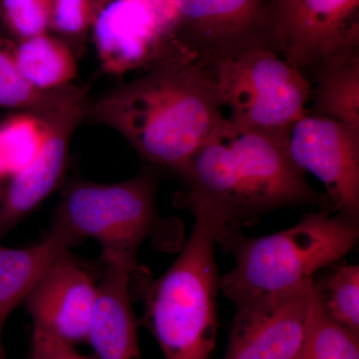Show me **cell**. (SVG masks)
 <instances>
[{"label":"cell","instance_id":"cell-17","mask_svg":"<svg viewBox=\"0 0 359 359\" xmlns=\"http://www.w3.org/2000/svg\"><path fill=\"white\" fill-rule=\"evenodd\" d=\"M16 65L35 88L54 91L72 85L77 57L63 40L49 33L20 40L13 46Z\"/></svg>","mask_w":359,"mask_h":359},{"label":"cell","instance_id":"cell-7","mask_svg":"<svg viewBox=\"0 0 359 359\" xmlns=\"http://www.w3.org/2000/svg\"><path fill=\"white\" fill-rule=\"evenodd\" d=\"M101 67L124 75L190 57L169 27V0H95L90 30Z\"/></svg>","mask_w":359,"mask_h":359},{"label":"cell","instance_id":"cell-27","mask_svg":"<svg viewBox=\"0 0 359 359\" xmlns=\"http://www.w3.org/2000/svg\"><path fill=\"white\" fill-rule=\"evenodd\" d=\"M0 1H1V0H0Z\"/></svg>","mask_w":359,"mask_h":359},{"label":"cell","instance_id":"cell-15","mask_svg":"<svg viewBox=\"0 0 359 359\" xmlns=\"http://www.w3.org/2000/svg\"><path fill=\"white\" fill-rule=\"evenodd\" d=\"M72 243L54 230L32 247H0V359L7 358L4 334L14 309L25 302L42 273Z\"/></svg>","mask_w":359,"mask_h":359},{"label":"cell","instance_id":"cell-9","mask_svg":"<svg viewBox=\"0 0 359 359\" xmlns=\"http://www.w3.org/2000/svg\"><path fill=\"white\" fill-rule=\"evenodd\" d=\"M269 40L306 76L323 59L359 48V0H271Z\"/></svg>","mask_w":359,"mask_h":359},{"label":"cell","instance_id":"cell-1","mask_svg":"<svg viewBox=\"0 0 359 359\" xmlns=\"http://www.w3.org/2000/svg\"><path fill=\"white\" fill-rule=\"evenodd\" d=\"M226 117L211 71L169 59L87 103L85 118L115 130L141 159L179 175Z\"/></svg>","mask_w":359,"mask_h":359},{"label":"cell","instance_id":"cell-26","mask_svg":"<svg viewBox=\"0 0 359 359\" xmlns=\"http://www.w3.org/2000/svg\"><path fill=\"white\" fill-rule=\"evenodd\" d=\"M0 190H1V189H0Z\"/></svg>","mask_w":359,"mask_h":359},{"label":"cell","instance_id":"cell-20","mask_svg":"<svg viewBox=\"0 0 359 359\" xmlns=\"http://www.w3.org/2000/svg\"><path fill=\"white\" fill-rule=\"evenodd\" d=\"M47 135L45 116L20 112L0 124V153L9 178L34 160Z\"/></svg>","mask_w":359,"mask_h":359},{"label":"cell","instance_id":"cell-3","mask_svg":"<svg viewBox=\"0 0 359 359\" xmlns=\"http://www.w3.org/2000/svg\"><path fill=\"white\" fill-rule=\"evenodd\" d=\"M190 238L172 266L156 280L144 273L132 287L144 302V323L165 359H210L218 332L219 278L215 245L228 228L219 212L188 207Z\"/></svg>","mask_w":359,"mask_h":359},{"label":"cell","instance_id":"cell-12","mask_svg":"<svg viewBox=\"0 0 359 359\" xmlns=\"http://www.w3.org/2000/svg\"><path fill=\"white\" fill-rule=\"evenodd\" d=\"M97 297L98 285L66 252L42 273L23 304L32 330L76 346L87 342Z\"/></svg>","mask_w":359,"mask_h":359},{"label":"cell","instance_id":"cell-8","mask_svg":"<svg viewBox=\"0 0 359 359\" xmlns=\"http://www.w3.org/2000/svg\"><path fill=\"white\" fill-rule=\"evenodd\" d=\"M271 0H169L170 32L201 65L269 47Z\"/></svg>","mask_w":359,"mask_h":359},{"label":"cell","instance_id":"cell-10","mask_svg":"<svg viewBox=\"0 0 359 359\" xmlns=\"http://www.w3.org/2000/svg\"><path fill=\"white\" fill-rule=\"evenodd\" d=\"M285 144L295 166L325 185L330 208L359 222V131L306 113L287 130Z\"/></svg>","mask_w":359,"mask_h":359},{"label":"cell","instance_id":"cell-5","mask_svg":"<svg viewBox=\"0 0 359 359\" xmlns=\"http://www.w3.org/2000/svg\"><path fill=\"white\" fill-rule=\"evenodd\" d=\"M167 226L158 212L155 175L145 171L119 183L71 184L62 194L51 230L73 245L86 238L97 241L102 257L118 259L139 276L143 273L139 250L145 241L151 238L164 248L174 245L170 237L176 233Z\"/></svg>","mask_w":359,"mask_h":359},{"label":"cell","instance_id":"cell-2","mask_svg":"<svg viewBox=\"0 0 359 359\" xmlns=\"http://www.w3.org/2000/svg\"><path fill=\"white\" fill-rule=\"evenodd\" d=\"M178 176L182 207L210 208L226 219V230L283 208L332 210L290 159L285 138L238 128L226 117Z\"/></svg>","mask_w":359,"mask_h":359},{"label":"cell","instance_id":"cell-21","mask_svg":"<svg viewBox=\"0 0 359 359\" xmlns=\"http://www.w3.org/2000/svg\"><path fill=\"white\" fill-rule=\"evenodd\" d=\"M321 308L332 320L359 334V266L342 264L316 283Z\"/></svg>","mask_w":359,"mask_h":359},{"label":"cell","instance_id":"cell-18","mask_svg":"<svg viewBox=\"0 0 359 359\" xmlns=\"http://www.w3.org/2000/svg\"><path fill=\"white\" fill-rule=\"evenodd\" d=\"M13 44L0 42V107L45 116L86 100V92L75 85L43 91L30 84L14 58Z\"/></svg>","mask_w":359,"mask_h":359},{"label":"cell","instance_id":"cell-25","mask_svg":"<svg viewBox=\"0 0 359 359\" xmlns=\"http://www.w3.org/2000/svg\"><path fill=\"white\" fill-rule=\"evenodd\" d=\"M6 178H9L8 173H7L4 158H2L1 153H0V183H1V182Z\"/></svg>","mask_w":359,"mask_h":359},{"label":"cell","instance_id":"cell-23","mask_svg":"<svg viewBox=\"0 0 359 359\" xmlns=\"http://www.w3.org/2000/svg\"><path fill=\"white\" fill-rule=\"evenodd\" d=\"M54 0H1L0 18L8 32L23 40L50 32Z\"/></svg>","mask_w":359,"mask_h":359},{"label":"cell","instance_id":"cell-22","mask_svg":"<svg viewBox=\"0 0 359 359\" xmlns=\"http://www.w3.org/2000/svg\"><path fill=\"white\" fill-rule=\"evenodd\" d=\"M95 11V0H54L50 32L63 40L76 57L83 54Z\"/></svg>","mask_w":359,"mask_h":359},{"label":"cell","instance_id":"cell-13","mask_svg":"<svg viewBox=\"0 0 359 359\" xmlns=\"http://www.w3.org/2000/svg\"><path fill=\"white\" fill-rule=\"evenodd\" d=\"M86 100L45 116L48 135L34 160L0 190V236L20 223L57 189L67 167L71 138L85 119Z\"/></svg>","mask_w":359,"mask_h":359},{"label":"cell","instance_id":"cell-6","mask_svg":"<svg viewBox=\"0 0 359 359\" xmlns=\"http://www.w3.org/2000/svg\"><path fill=\"white\" fill-rule=\"evenodd\" d=\"M208 68L233 126L285 138L308 113L309 80L269 47L241 52Z\"/></svg>","mask_w":359,"mask_h":359},{"label":"cell","instance_id":"cell-14","mask_svg":"<svg viewBox=\"0 0 359 359\" xmlns=\"http://www.w3.org/2000/svg\"><path fill=\"white\" fill-rule=\"evenodd\" d=\"M103 271L87 342L93 359H143L138 320L132 306L131 269L111 257H102Z\"/></svg>","mask_w":359,"mask_h":359},{"label":"cell","instance_id":"cell-24","mask_svg":"<svg viewBox=\"0 0 359 359\" xmlns=\"http://www.w3.org/2000/svg\"><path fill=\"white\" fill-rule=\"evenodd\" d=\"M27 359H93L83 355L76 347L32 330Z\"/></svg>","mask_w":359,"mask_h":359},{"label":"cell","instance_id":"cell-19","mask_svg":"<svg viewBox=\"0 0 359 359\" xmlns=\"http://www.w3.org/2000/svg\"><path fill=\"white\" fill-rule=\"evenodd\" d=\"M294 359H359V334L332 320L314 289L306 334Z\"/></svg>","mask_w":359,"mask_h":359},{"label":"cell","instance_id":"cell-11","mask_svg":"<svg viewBox=\"0 0 359 359\" xmlns=\"http://www.w3.org/2000/svg\"><path fill=\"white\" fill-rule=\"evenodd\" d=\"M313 283L238 306L224 359H294L301 349Z\"/></svg>","mask_w":359,"mask_h":359},{"label":"cell","instance_id":"cell-16","mask_svg":"<svg viewBox=\"0 0 359 359\" xmlns=\"http://www.w3.org/2000/svg\"><path fill=\"white\" fill-rule=\"evenodd\" d=\"M306 77L311 85L308 113L359 131V48L323 59Z\"/></svg>","mask_w":359,"mask_h":359},{"label":"cell","instance_id":"cell-4","mask_svg":"<svg viewBox=\"0 0 359 359\" xmlns=\"http://www.w3.org/2000/svg\"><path fill=\"white\" fill-rule=\"evenodd\" d=\"M358 237L359 222L328 209L309 212L294 226L264 237L222 231L217 243L236 264L219 278V290L236 308L297 292L348 254Z\"/></svg>","mask_w":359,"mask_h":359}]
</instances>
